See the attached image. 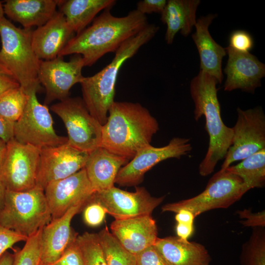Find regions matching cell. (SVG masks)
<instances>
[{"label": "cell", "instance_id": "1", "mask_svg": "<svg viewBox=\"0 0 265 265\" xmlns=\"http://www.w3.org/2000/svg\"><path fill=\"white\" fill-rule=\"evenodd\" d=\"M111 9L103 10L90 26L72 37L58 56L80 54L84 67L92 66L106 53H114L149 24L146 16L136 9L125 16L116 17Z\"/></svg>", "mask_w": 265, "mask_h": 265}, {"label": "cell", "instance_id": "2", "mask_svg": "<svg viewBox=\"0 0 265 265\" xmlns=\"http://www.w3.org/2000/svg\"><path fill=\"white\" fill-rule=\"evenodd\" d=\"M159 129L156 119L140 104L114 101L102 126L100 146L129 160L150 145Z\"/></svg>", "mask_w": 265, "mask_h": 265}, {"label": "cell", "instance_id": "3", "mask_svg": "<svg viewBox=\"0 0 265 265\" xmlns=\"http://www.w3.org/2000/svg\"><path fill=\"white\" fill-rule=\"evenodd\" d=\"M217 83L215 78L200 70L190 84L195 106L194 119L198 121L204 116L205 128L209 138L207 152L199 166V173L204 177L213 172L217 163L224 159L232 144L233 128L227 126L221 116Z\"/></svg>", "mask_w": 265, "mask_h": 265}, {"label": "cell", "instance_id": "4", "mask_svg": "<svg viewBox=\"0 0 265 265\" xmlns=\"http://www.w3.org/2000/svg\"><path fill=\"white\" fill-rule=\"evenodd\" d=\"M159 27L148 24L137 34L124 42L105 67L93 76L84 77L80 83L83 102L90 113L103 126L114 102L115 85L119 71L127 60L156 35Z\"/></svg>", "mask_w": 265, "mask_h": 265}, {"label": "cell", "instance_id": "5", "mask_svg": "<svg viewBox=\"0 0 265 265\" xmlns=\"http://www.w3.org/2000/svg\"><path fill=\"white\" fill-rule=\"evenodd\" d=\"M32 31L31 28L16 27L5 17L0 21V65L26 93L41 88L38 72L41 60L32 48Z\"/></svg>", "mask_w": 265, "mask_h": 265}, {"label": "cell", "instance_id": "6", "mask_svg": "<svg viewBox=\"0 0 265 265\" xmlns=\"http://www.w3.org/2000/svg\"><path fill=\"white\" fill-rule=\"evenodd\" d=\"M44 189L36 186L23 191L6 190L0 225L29 237L50 222Z\"/></svg>", "mask_w": 265, "mask_h": 265}, {"label": "cell", "instance_id": "7", "mask_svg": "<svg viewBox=\"0 0 265 265\" xmlns=\"http://www.w3.org/2000/svg\"><path fill=\"white\" fill-rule=\"evenodd\" d=\"M247 191L239 177L226 169H220L211 178L201 193L191 198L164 205L161 210L163 212L176 213L185 209L196 217L208 211L228 208Z\"/></svg>", "mask_w": 265, "mask_h": 265}, {"label": "cell", "instance_id": "8", "mask_svg": "<svg viewBox=\"0 0 265 265\" xmlns=\"http://www.w3.org/2000/svg\"><path fill=\"white\" fill-rule=\"evenodd\" d=\"M50 109L63 121L69 145L89 154L100 146L102 125L90 113L82 98L69 97Z\"/></svg>", "mask_w": 265, "mask_h": 265}, {"label": "cell", "instance_id": "9", "mask_svg": "<svg viewBox=\"0 0 265 265\" xmlns=\"http://www.w3.org/2000/svg\"><path fill=\"white\" fill-rule=\"evenodd\" d=\"M38 92L32 89L26 93L28 95L27 104L20 118L14 124V138L20 143L40 150L67 143V137L59 136L54 131L49 108L38 100Z\"/></svg>", "mask_w": 265, "mask_h": 265}, {"label": "cell", "instance_id": "10", "mask_svg": "<svg viewBox=\"0 0 265 265\" xmlns=\"http://www.w3.org/2000/svg\"><path fill=\"white\" fill-rule=\"evenodd\" d=\"M41 150L17 141L14 137L6 143L0 164V179L6 189L29 190L36 186Z\"/></svg>", "mask_w": 265, "mask_h": 265}, {"label": "cell", "instance_id": "11", "mask_svg": "<svg viewBox=\"0 0 265 265\" xmlns=\"http://www.w3.org/2000/svg\"><path fill=\"white\" fill-rule=\"evenodd\" d=\"M238 118L233 130L232 144L224 158L221 170L265 149V114L257 106L242 110L237 108Z\"/></svg>", "mask_w": 265, "mask_h": 265}, {"label": "cell", "instance_id": "12", "mask_svg": "<svg viewBox=\"0 0 265 265\" xmlns=\"http://www.w3.org/2000/svg\"><path fill=\"white\" fill-rule=\"evenodd\" d=\"M188 138L174 137L166 145L156 147L151 144L140 150L122 166L115 183L121 186H134L143 180L144 174L159 162L171 158L180 159L192 149Z\"/></svg>", "mask_w": 265, "mask_h": 265}, {"label": "cell", "instance_id": "13", "mask_svg": "<svg viewBox=\"0 0 265 265\" xmlns=\"http://www.w3.org/2000/svg\"><path fill=\"white\" fill-rule=\"evenodd\" d=\"M84 67L81 55L75 54L66 61L63 56L41 60L38 72V80L45 89L44 105L54 100L62 101L69 97L70 90L77 83H80L84 76Z\"/></svg>", "mask_w": 265, "mask_h": 265}, {"label": "cell", "instance_id": "14", "mask_svg": "<svg viewBox=\"0 0 265 265\" xmlns=\"http://www.w3.org/2000/svg\"><path fill=\"white\" fill-rule=\"evenodd\" d=\"M93 196L115 219L151 215L164 199V196H151L143 187H136L134 192H129L114 186L95 192Z\"/></svg>", "mask_w": 265, "mask_h": 265}, {"label": "cell", "instance_id": "15", "mask_svg": "<svg viewBox=\"0 0 265 265\" xmlns=\"http://www.w3.org/2000/svg\"><path fill=\"white\" fill-rule=\"evenodd\" d=\"M88 156L68 142L41 149L36 185L44 189L49 183L75 174L84 167Z\"/></svg>", "mask_w": 265, "mask_h": 265}, {"label": "cell", "instance_id": "16", "mask_svg": "<svg viewBox=\"0 0 265 265\" xmlns=\"http://www.w3.org/2000/svg\"><path fill=\"white\" fill-rule=\"evenodd\" d=\"M44 192L52 219H54L73 206L86 203L95 192L83 168L68 177L49 183Z\"/></svg>", "mask_w": 265, "mask_h": 265}, {"label": "cell", "instance_id": "17", "mask_svg": "<svg viewBox=\"0 0 265 265\" xmlns=\"http://www.w3.org/2000/svg\"><path fill=\"white\" fill-rule=\"evenodd\" d=\"M225 49L228 58L224 70L226 75L224 91L240 89L254 93L261 86V79L265 76V65L249 52H238L229 46Z\"/></svg>", "mask_w": 265, "mask_h": 265}, {"label": "cell", "instance_id": "18", "mask_svg": "<svg viewBox=\"0 0 265 265\" xmlns=\"http://www.w3.org/2000/svg\"><path fill=\"white\" fill-rule=\"evenodd\" d=\"M85 203L73 206L62 216L52 219L42 230L40 262L51 265L73 242L77 236L71 226L74 216L83 209Z\"/></svg>", "mask_w": 265, "mask_h": 265}, {"label": "cell", "instance_id": "19", "mask_svg": "<svg viewBox=\"0 0 265 265\" xmlns=\"http://www.w3.org/2000/svg\"><path fill=\"white\" fill-rule=\"evenodd\" d=\"M110 232L128 251L136 255L154 245L158 238V229L151 215L115 219Z\"/></svg>", "mask_w": 265, "mask_h": 265}, {"label": "cell", "instance_id": "20", "mask_svg": "<svg viewBox=\"0 0 265 265\" xmlns=\"http://www.w3.org/2000/svg\"><path fill=\"white\" fill-rule=\"evenodd\" d=\"M74 33L63 14L57 11L46 24L33 30L32 48L40 60L53 59L59 55Z\"/></svg>", "mask_w": 265, "mask_h": 265}, {"label": "cell", "instance_id": "21", "mask_svg": "<svg viewBox=\"0 0 265 265\" xmlns=\"http://www.w3.org/2000/svg\"><path fill=\"white\" fill-rule=\"evenodd\" d=\"M216 17V14H209L198 19L192 38L199 54L200 70L214 77L221 83L223 78L222 61L226 52L213 39L209 31L210 25Z\"/></svg>", "mask_w": 265, "mask_h": 265}, {"label": "cell", "instance_id": "22", "mask_svg": "<svg viewBox=\"0 0 265 265\" xmlns=\"http://www.w3.org/2000/svg\"><path fill=\"white\" fill-rule=\"evenodd\" d=\"M128 160L101 146L90 152L84 168L95 192L114 186L119 171Z\"/></svg>", "mask_w": 265, "mask_h": 265}, {"label": "cell", "instance_id": "23", "mask_svg": "<svg viewBox=\"0 0 265 265\" xmlns=\"http://www.w3.org/2000/svg\"><path fill=\"white\" fill-rule=\"evenodd\" d=\"M154 246L170 265H210L211 256L200 243L168 237L158 238Z\"/></svg>", "mask_w": 265, "mask_h": 265}, {"label": "cell", "instance_id": "24", "mask_svg": "<svg viewBox=\"0 0 265 265\" xmlns=\"http://www.w3.org/2000/svg\"><path fill=\"white\" fill-rule=\"evenodd\" d=\"M57 0H8L3 5L4 14L24 28L39 27L56 13Z\"/></svg>", "mask_w": 265, "mask_h": 265}, {"label": "cell", "instance_id": "25", "mask_svg": "<svg viewBox=\"0 0 265 265\" xmlns=\"http://www.w3.org/2000/svg\"><path fill=\"white\" fill-rule=\"evenodd\" d=\"M199 0H169L160 14V20L167 26L165 40L171 44L179 31L184 36L188 35L195 26L196 13Z\"/></svg>", "mask_w": 265, "mask_h": 265}, {"label": "cell", "instance_id": "26", "mask_svg": "<svg viewBox=\"0 0 265 265\" xmlns=\"http://www.w3.org/2000/svg\"><path fill=\"white\" fill-rule=\"evenodd\" d=\"M115 0H58L59 12L65 16L74 33L80 32L90 24L101 11L111 8Z\"/></svg>", "mask_w": 265, "mask_h": 265}, {"label": "cell", "instance_id": "27", "mask_svg": "<svg viewBox=\"0 0 265 265\" xmlns=\"http://www.w3.org/2000/svg\"><path fill=\"white\" fill-rule=\"evenodd\" d=\"M226 169L242 179L247 191L251 188L263 187L265 183V149Z\"/></svg>", "mask_w": 265, "mask_h": 265}, {"label": "cell", "instance_id": "28", "mask_svg": "<svg viewBox=\"0 0 265 265\" xmlns=\"http://www.w3.org/2000/svg\"><path fill=\"white\" fill-rule=\"evenodd\" d=\"M97 234L107 265H136V256L121 244L107 226Z\"/></svg>", "mask_w": 265, "mask_h": 265}, {"label": "cell", "instance_id": "29", "mask_svg": "<svg viewBox=\"0 0 265 265\" xmlns=\"http://www.w3.org/2000/svg\"><path fill=\"white\" fill-rule=\"evenodd\" d=\"M28 95L21 87L8 90L0 96V115L14 123L23 114Z\"/></svg>", "mask_w": 265, "mask_h": 265}, {"label": "cell", "instance_id": "30", "mask_svg": "<svg viewBox=\"0 0 265 265\" xmlns=\"http://www.w3.org/2000/svg\"><path fill=\"white\" fill-rule=\"evenodd\" d=\"M76 241L81 250L83 265H107L97 234L85 232Z\"/></svg>", "mask_w": 265, "mask_h": 265}, {"label": "cell", "instance_id": "31", "mask_svg": "<svg viewBox=\"0 0 265 265\" xmlns=\"http://www.w3.org/2000/svg\"><path fill=\"white\" fill-rule=\"evenodd\" d=\"M42 228L28 237L22 249L14 254L13 265H38L41 257V238Z\"/></svg>", "mask_w": 265, "mask_h": 265}, {"label": "cell", "instance_id": "32", "mask_svg": "<svg viewBox=\"0 0 265 265\" xmlns=\"http://www.w3.org/2000/svg\"><path fill=\"white\" fill-rule=\"evenodd\" d=\"M242 256L243 265H265L264 235L259 232L255 233Z\"/></svg>", "mask_w": 265, "mask_h": 265}, {"label": "cell", "instance_id": "33", "mask_svg": "<svg viewBox=\"0 0 265 265\" xmlns=\"http://www.w3.org/2000/svg\"><path fill=\"white\" fill-rule=\"evenodd\" d=\"M93 194L83 208V221L87 225L92 227L101 225L107 213L104 207L95 199Z\"/></svg>", "mask_w": 265, "mask_h": 265}, {"label": "cell", "instance_id": "34", "mask_svg": "<svg viewBox=\"0 0 265 265\" xmlns=\"http://www.w3.org/2000/svg\"><path fill=\"white\" fill-rule=\"evenodd\" d=\"M229 47L241 53H249L253 46V40L251 35L242 30L232 32L229 38Z\"/></svg>", "mask_w": 265, "mask_h": 265}, {"label": "cell", "instance_id": "35", "mask_svg": "<svg viewBox=\"0 0 265 265\" xmlns=\"http://www.w3.org/2000/svg\"><path fill=\"white\" fill-rule=\"evenodd\" d=\"M135 256L136 265H170L154 245Z\"/></svg>", "mask_w": 265, "mask_h": 265}, {"label": "cell", "instance_id": "36", "mask_svg": "<svg viewBox=\"0 0 265 265\" xmlns=\"http://www.w3.org/2000/svg\"><path fill=\"white\" fill-rule=\"evenodd\" d=\"M51 265H83L82 253L76 240Z\"/></svg>", "mask_w": 265, "mask_h": 265}, {"label": "cell", "instance_id": "37", "mask_svg": "<svg viewBox=\"0 0 265 265\" xmlns=\"http://www.w3.org/2000/svg\"><path fill=\"white\" fill-rule=\"evenodd\" d=\"M28 237L0 225V257L13 245L26 241Z\"/></svg>", "mask_w": 265, "mask_h": 265}, {"label": "cell", "instance_id": "38", "mask_svg": "<svg viewBox=\"0 0 265 265\" xmlns=\"http://www.w3.org/2000/svg\"><path fill=\"white\" fill-rule=\"evenodd\" d=\"M167 3L165 0H142L136 4V10L142 14H161Z\"/></svg>", "mask_w": 265, "mask_h": 265}, {"label": "cell", "instance_id": "39", "mask_svg": "<svg viewBox=\"0 0 265 265\" xmlns=\"http://www.w3.org/2000/svg\"><path fill=\"white\" fill-rule=\"evenodd\" d=\"M239 216L245 219L241 223L245 226L264 227L265 225V212L257 213H252L250 211L244 210L238 212Z\"/></svg>", "mask_w": 265, "mask_h": 265}, {"label": "cell", "instance_id": "40", "mask_svg": "<svg viewBox=\"0 0 265 265\" xmlns=\"http://www.w3.org/2000/svg\"><path fill=\"white\" fill-rule=\"evenodd\" d=\"M19 86L18 81L0 65V96L9 89Z\"/></svg>", "mask_w": 265, "mask_h": 265}, {"label": "cell", "instance_id": "41", "mask_svg": "<svg viewBox=\"0 0 265 265\" xmlns=\"http://www.w3.org/2000/svg\"><path fill=\"white\" fill-rule=\"evenodd\" d=\"M14 124L5 120L0 115V139L6 143L14 137Z\"/></svg>", "mask_w": 265, "mask_h": 265}, {"label": "cell", "instance_id": "42", "mask_svg": "<svg viewBox=\"0 0 265 265\" xmlns=\"http://www.w3.org/2000/svg\"><path fill=\"white\" fill-rule=\"evenodd\" d=\"M176 213L175 218L177 223L193 225L195 216L190 211L181 209Z\"/></svg>", "mask_w": 265, "mask_h": 265}, {"label": "cell", "instance_id": "43", "mask_svg": "<svg viewBox=\"0 0 265 265\" xmlns=\"http://www.w3.org/2000/svg\"><path fill=\"white\" fill-rule=\"evenodd\" d=\"M176 231L177 237L183 240H187L193 234L194 226L177 223Z\"/></svg>", "mask_w": 265, "mask_h": 265}, {"label": "cell", "instance_id": "44", "mask_svg": "<svg viewBox=\"0 0 265 265\" xmlns=\"http://www.w3.org/2000/svg\"><path fill=\"white\" fill-rule=\"evenodd\" d=\"M14 254L6 251L0 257V265H13Z\"/></svg>", "mask_w": 265, "mask_h": 265}, {"label": "cell", "instance_id": "45", "mask_svg": "<svg viewBox=\"0 0 265 265\" xmlns=\"http://www.w3.org/2000/svg\"><path fill=\"white\" fill-rule=\"evenodd\" d=\"M6 191V188L0 179V210L3 205Z\"/></svg>", "mask_w": 265, "mask_h": 265}, {"label": "cell", "instance_id": "46", "mask_svg": "<svg viewBox=\"0 0 265 265\" xmlns=\"http://www.w3.org/2000/svg\"><path fill=\"white\" fill-rule=\"evenodd\" d=\"M6 148V143L0 139V164L4 157Z\"/></svg>", "mask_w": 265, "mask_h": 265}, {"label": "cell", "instance_id": "47", "mask_svg": "<svg viewBox=\"0 0 265 265\" xmlns=\"http://www.w3.org/2000/svg\"><path fill=\"white\" fill-rule=\"evenodd\" d=\"M4 9H3V6L2 4V3L1 1H0V21L2 20L4 17Z\"/></svg>", "mask_w": 265, "mask_h": 265}, {"label": "cell", "instance_id": "48", "mask_svg": "<svg viewBox=\"0 0 265 265\" xmlns=\"http://www.w3.org/2000/svg\"><path fill=\"white\" fill-rule=\"evenodd\" d=\"M38 265H45L42 263H41V262H40L39 264Z\"/></svg>", "mask_w": 265, "mask_h": 265}]
</instances>
